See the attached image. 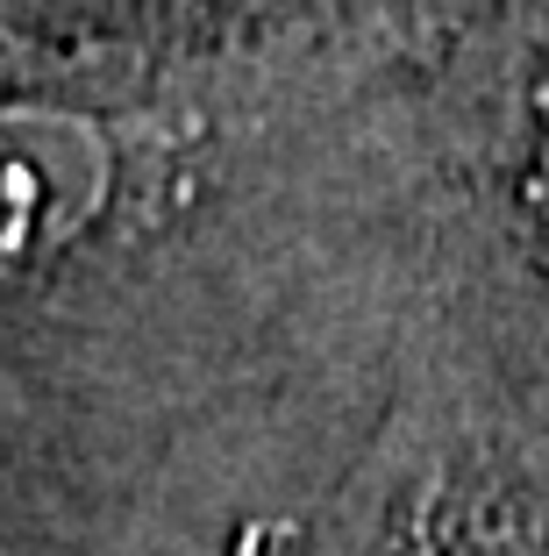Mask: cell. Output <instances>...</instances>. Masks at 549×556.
<instances>
[{
    "mask_svg": "<svg viewBox=\"0 0 549 556\" xmlns=\"http://www.w3.org/2000/svg\"><path fill=\"white\" fill-rule=\"evenodd\" d=\"M336 556H549V514L485 478H436L407 485L378 528H350Z\"/></svg>",
    "mask_w": 549,
    "mask_h": 556,
    "instance_id": "cell-1",
    "label": "cell"
},
{
    "mask_svg": "<svg viewBox=\"0 0 549 556\" xmlns=\"http://www.w3.org/2000/svg\"><path fill=\"white\" fill-rule=\"evenodd\" d=\"M108 179V150L79 122H0V257H29L86 222Z\"/></svg>",
    "mask_w": 549,
    "mask_h": 556,
    "instance_id": "cell-2",
    "label": "cell"
}]
</instances>
